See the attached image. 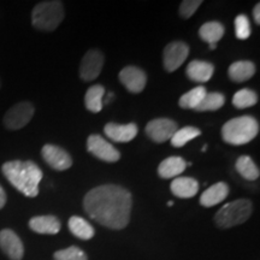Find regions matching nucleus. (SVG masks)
Instances as JSON below:
<instances>
[{"mask_svg": "<svg viewBox=\"0 0 260 260\" xmlns=\"http://www.w3.org/2000/svg\"><path fill=\"white\" fill-rule=\"evenodd\" d=\"M54 260H88L87 254L84 253L80 247L71 246L65 249L57 251L53 254Z\"/></svg>", "mask_w": 260, "mask_h": 260, "instance_id": "29", "label": "nucleus"}, {"mask_svg": "<svg viewBox=\"0 0 260 260\" xmlns=\"http://www.w3.org/2000/svg\"><path fill=\"white\" fill-rule=\"evenodd\" d=\"M187 162L181 157H169L164 159L158 167V175L164 180L178 177L182 172L186 170Z\"/></svg>", "mask_w": 260, "mask_h": 260, "instance_id": "19", "label": "nucleus"}, {"mask_svg": "<svg viewBox=\"0 0 260 260\" xmlns=\"http://www.w3.org/2000/svg\"><path fill=\"white\" fill-rule=\"evenodd\" d=\"M178 130L176 122L169 118H157L153 119L146 125V134L152 141L157 144L167 142L168 140H171L175 133Z\"/></svg>", "mask_w": 260, "mask_h": 260, "instance_id": "8", "label": "nucleus"}, {"mask_svg": "<svg viewBox=\"0 0 260 260\" xmlns=\"http://www.w3.org/2000/svg\"><path fill=\"white\" fill-rule=\"evenodd\" d=\"M235 34L240 40H246L251 37V25L246 15H239L235 18Z\"/></svg>", "mask_w": 260, "mask_h": 260, "instance_id": "30", "label": "nucleus"}, {"mask_svg": "<svg viewBox=\"0 0 260 260\" xmlns=\"http://www.w3.org/2000/svg\"><path fill=\"white\" fill-rule=\"evenodd\" d=\"M256 103H258V94L248 88L239 90L233 96V105L240 110L254 106Z\"/></svg>", "mask_w": 260, "mask_h": 260, "instance_id": "28", "label": "nucleus"}, {"mask_svg": "<svg viewBox=\"0 0 260 260\" xmlns=\"http://www.w3.org/2000/svg\"><path fill=\"white\" fill-rule=\"evenodd\" d=\"M138 125L135 123H129V124L107 123L104 128L105 135L115 142H130L138 135Z\"/></svg>", "mask_w": 260, "mask_h": 260, "instance_id": "14", "label": "nucleus"}, {"mask_svg": "<svg viewBox=\"0 0 260 260\" xmlns=\"http://www.w3.org/2000/svg\"><path fill=\"white\" fill-rule=\"evenodd\" d=\"M35 109L30 103L22 102L16 104L5 113L3 119L5 128L9 130L22 129L31 121Z\"/></svg>", "mask_w": 260, "mask_h": 260, "instance_id": "6", "label": "nucleus"}, {"mask_svg": "<svg viewBox=\"0 0 260 260\" xmlns=\"http://www.w3.org/2000/svg\"><path fill=\"white\" fill-rule=\"evenodd\" d=\"M214 73L213 64L204 60H191L186 69L187 77L193 82H207Z\"/></svg>", "mask_w": 260, "mask_h": 260, "instance_id": "15", "label": "nucleus"}, {"mask_svg": "<svg viewBox=\"0 0 260 260\" xmlns=\"http://www.w3.org/2000/svg\"><path fill=\"white\" fill-rule=\"evenodd\" d=\"M41 155L44 160L57 171H65L73 165L70 154L56 145H45L41 149Z\"/></svg>", "mask_w": 260, "mask_h": 260, "instance_id": "11", "label": "nucleus"}, {"mask_svg": "<svg viewBox=\"0 0 260 260\" xmlns=\"http://www.w3.org/2000/svg\"><path fill=\"white\" fill-rule=\"evenodd\" d=\"M60 222L56 216H37L29 220L32 232L45 235H56L60 232Z\"/></svg>", "mask_w": 260, "mask_h": 260, "instance_id": "16", "label": "nucleus"}, {"mask_svg": "<svg viewBox=\"0 0 260 260\" xmlns=\"http://www.w3.org/2000/svg\"><path fill=\"white\" fill-rule=\"evenodd\" d=\"M225 103V96L222 93H206L199 105L194 109V111L206 112V111H217L223 107Z\"/></svg>", "mask_w": 260, "mask_h": 260, "instance_id": "25", "label": "nucleus"}, {"mask_svg": "<svg viewBox=\"0 0 260 260\" xmlns=\"http://www.w3.org/2000/svg\"><path fill=\"white\" fill-rule=\"evenodd\" d=\"M253 205L247 199H239L220 207L214 216V222L217 226L222 229H229L239 224L245 223L251 217Z\"/></svg>", "mask_w": 260, "mask_h": 260, "instance_id": "5", "label": "nucleus"}, {"mask_svg": "<svg viewBox=\"0 0 260 260\" xmlns=\"http://www.w3.org/2000/svg\"><path fill=\"white\" fill-rule=\"evenodd\" d=\"M235 169L247 181H255L259 178L260 171L253 159L248 155H241L235 162Z\"/></svg>", "mask_w": 260, "mask_h": 260, "instance_id": "24", "label": "nucleus"}, {"mask_svg": "<svg viewBox=\"0 0 260 260\" xmlns=\"http://www.w3.org/2000/svg\"><path fill=\"white\" fill-rule=\"evenodd\" d=\"M206 88L204 86H198L195 88L190 89L189 92L183 94L178 100V105L182 109L186 110H194L195 107L199 105V103L203 100V98L206 94Z\"/></svg>", "mask_w": 260, "mask_h": 260, "instance_id": "26", "label": "nucleus"}, {"mask_svg": "<svg viewBox=\"0 0 260 260\" xmlns=\"http://www.w3.org/2000/svg\"><path fill=\"white\" fill-rule=\"evenodd\" d=\"M172 205H174V201H169L168 206H172Z\"/></svg>", "mask_w": 260, "mask_h": 260, "instance_id": "36", "label": "nucleus"}, {"mask_svg": "<svg viewBox=\"0 0 260 260\" xmlns=\"http://www.w3.org/2000/svg\"><path fill=\"white\" fill-rule=\"evenodd\" d=\"M170 189L175 197L181 199H190L199 190V183L193 177H177L171 182Z\"/></svg>", "mask_w": 260, "mask_h": 260, "instance_id": "17", "label": "nucleus"}, {"mask_svg": "<svg viewBox=\"0 0 260 260\" xmlns=\"http://www.w3.org/2000/svg\"><path fill=\"white\" fill-rule=\"evenodd\" d=\"M255 74V67L252 61L249 60H239L233 63L229 67L228 70V75H229V79L233 82L236 83H242L246 82L247 80L252 79Z\"/></svg>", "mask_w": 260, "mask_h": 260, "instance_id": "20", "label": "nucleus"}, {"mask_svg": "<svg viewBox=\"0 0 260 260\" xmlns=\"http://www.w3.org/2000/svg\"><path fill=\"white\" fill-rule=\"evenodd\" d=\"M87 149L103 161L116 162L121 159V153L107 140L96 134L90 135L87 140Z\"/></svg>", "mask_w": 260, "mask_h": 260, "instance_id": "7", "label": "nucleus"}, {"mask_svg": "<svg viewBox=\"0 0 260 260\" xmlns=\"http://www.w3.org/2000/svg\"><path fill=\"white\" fill-rule=\"evenodd\" d=\"M119 81L130 93H141L147 83L145 71L136 67H125L118 75Z\"/></svg>", "mask_w": 260, "mask_h": 260, "instance_id": "13", "label": "nucleus"}, {"mask_svg": "<svg viewBox=\"0 0 260 260\" xmlns=\"http://www.w3.org/2000/svg\"><path fill=\"white\" fill-rule=\"evenodd\" d=\"M224 31H225V29H224L222 23L212 21V22H206V23L201 25L199 29V35L201 40L207 42L209 45H212V44L217 45V42L223 38Z\"/></svg>", "mask_w": 260, "mask_h": 260, "instance_id": "21", "label": "nucleus"}, {"mask_svg": "<svg viewBox=\"0 0 260 260\" xmlns=\"http://www.w3.org/2000/svg\"><path fill=\"white\" fill-rule=\"evenodd\" d=\"M189 54V47L182 41H174L164 50V67L168 73H174L186 61Z\"/></svg>", "mask_w": 260, "mask_h": 260, "instance_id": "9", "label": "nucleus"}, {"mask_svg": "<svg viewBox=\"0 0 260 260\" xmlns=\"http://www.w3.org/2000/svg\"><path fill=\"white\" fill-rule=\"evenodd\" d=\"M228 194H229V186H228L225 182H218V183L207 188V189L201 194L200 204L203 205L204 207L216 206L217 204L225 200Z\"/></svg>", "mask_w": 260, "mask_h": 260, "instance_id": "18", "label": "nucleus"}, {"mask_svg": "<svg viewBox=\"0 0 260 260\" xmlns=\"http://www.w3.org/2000/svg\"><path fill=\"white\" fill-rule=\"evenodd\" d=\"M64 19L63 3L53 0V2H42L32 9L31 23L39 30L53 31L59 27Z\"/></svg>", "mask_w": 260, "mask_h": 260, "instance_id": "4", "label": "nucleus"}, {"mask_svg": "<svg viewBox=\"0 0 260 260\" xmlns=\"http://www.w3.org/2000/svg\"><path fill=\"white\" fill-rule=\"evenodd\" d=\"M104 94H105V88H104L102 84H94V86L88 88L86 96H84V104H86L88 111L93 113L102 111L104 106Z\"/></svg>", "mask_w": 260, "mask_h": 260, "instance_id": "22", "label": "nucleus"}, {"mask_svg": "<svg viewBox=\"0 0 260 260\" xmlns=\"http://www.w3.org/2000/svg\"><path fill=\"white\" fill-rule=\"evenodd\" d=\"M259 133V123L252 116H241L228 121L222 128V138L226 144L241 146L251 142Z\"/></svg>", "mask_w": 260, "mask_h": 260, "instance_id": "3", "label": "nucleus"}, {"mask_svg": "<svg viewBox=\"0 0 260 260\" xmlns=\"http://www.w3.org/2000/svg\"><path fill=\"white\" fill-rule=\"evenodd\" d=\"M253 17H254L256 24L260 23V4H256L253 10Z\"/></svg>", "mask_w": 260, "mask_h": 260, "instance_id": "33", "label": "nucleus"}, {"mask_svg": "<svg viewBox=\"0 0 260 260\" xmlns=\"http://www.w3.org/2000/svg\"><path fill=\"white\" fill-rule=\"evenodd\" d=\"M6 200H8V198H6V193H5L4 188H3L2 184H0V210L5 206Z\"/></svg>", "mask_w": 260, "mask_h": 260, "instance_id": "32", "label": "nucleus"}, {"mask_svg": "<svg viewBox=\"0 0 260 260\" xmlns=\"http://www.w3.org/2000/svg\"><path fill=\"white\" fill-rule=\"evenodd\" d=\"M201 134L200 129L195 128V126H184V128L178 129L175 133L174 136L171 138V145L174 147H183L188 142L198 138Z\"/></svg>", "mask_w": 260, "mask_h": 260, "instance_id": "27", "label": "nucleus"}, {"mask_svg": "<svg viewBox=\"0 0 260 260\" xmlns=\"http://www.w3.org/2000/svg\"><path fill=\"white\" fill-rule=\"evenodd\" d=\"M132 194L116 184L93 188L83 199L86 213L102 225L121 230L128 225L132 212Z\"/></svg>", "mask_w": 260, "mask_h": 260, "instance_id": "1", "label": "nucleus"}, {"mask_svg": "<svg viewBox=\"0 0 260 260\" xmlns=\"http://www.w3.org/2000/svg\"><path fill=\"white\" fill-rule=\"evenodd\" d=\"M206 149H207V146H206V145H204V147H203V149H201V151H203V152H206Z\"/></svg>", "mask_w": 260, "mask_h": 260, "instance_id": "35", "label": "nucleus"}, {"mask_svg": "<svg viewBox=\"0 0 260 260\" xmlns=\"http://www.w3.org/2000/svg\"><path fill=\"white\" fill-rule=\"evenodd\" d=\"M0 249L11 260H22L24 255L22 240L11 229H3L0 232Z\"/></svg>", "mask_w": 260, "mask_h": 260, "instance_id": "12", "label": "nucleus"}, {"mask_svg": "<svg viewBox=\"0 0 260 260\" xmlns=\"http://www.w3.org/2000/svg\"><path fill=\"white\" fill-rule=\"evenodd\" d=\"M201 4V0H184L180 6V15L183 18H190Z\"/></svg>", "mask_w": 260, "mask_h": 260, "instance_id": "31", "label": "nucleus"}, {"mask_svg": "<svg viewBox=\"0 0 260 260\" xmlns=\"http://www.w3.org/2000/svg\"><path fill=\"white\" fill-rule=\"evenodd\" d=\"M2 171L6 180L25 197H38L39 184L42 180V171L34 161H6L3 164Z\"/></svg>", "mask_w": 260, "mask_h": 260, "instance_id": "2", "label": "nucleus"}, {"mask_svg": "<svg viewBox=\"0 0 260 260\" xmlns=\"http://www.w3.org/2000/svg\"><path fill=\"white\" fill-rule=\"evenodd\" d=\"M104 67V56L100 51L90 50L84 54L80 64V77L83 81H93L99 76Z\"/></svg>", "mask_w": 260, "mask_h": 260, "instance_id": "10", "label": "nucleus"}, {"mask_svg": "<svg viewBox=\"0 0 260 260\" xmlns=\"http://www.w3.org/2000/svg\"><path fill=\"white\" fill-rule=\"evenodd\" d=\"M69 230L74 236L81 240H90L94 236V229L90 224L82 217L73 216L69 219Z\"/></svg>", "mask_w": 260, "mask_h": 260, "instance_id": "23", "label": "nucleus"}, {"mask_svg": "<svg viewBox=\"0 0 260 260\" xmlns=\"http://www.w3.org/2000/svg\"><path fill=\"white\" fill-rule=\"evenodd\" d=\"M209 46H210V50H216L217 45L216 44H212V45H209Z\"/></svg>", "mask_w": 260, "mask_h": 260, "instance_id": "34", "label": "nucleus"}]
</instances>
